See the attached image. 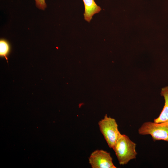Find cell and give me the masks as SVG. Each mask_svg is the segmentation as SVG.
<instances>
[{"instance_id": "6da1fadb", "label": "cell", "mask_w": 168, "mask_h": 168, "mask_svg": "<svg viewBox=\"0 0 168 168\" xmlns=\"http://www.w3.org/2000/svg\"><path fill=\"white\" fill-rule=\"evenodd\" d=\"M136 145L128 136L122 134L112 148L120 165L127 164L136 158L137 155Z\"/></svg>"}, {"instance_id": "7a4b0ae2", "label": "cell", "mask_w": 168, "mask_h": 168, "mask_svg": "<svg viewBox=\"0 0 168 168\" xmlns=\"http://www.w3.org/2000/svg\"><path fill=\"white\" fill-rule=\"evenodd\" d=\"M138 133L141 135H151L155 141L163 140L168 142V121L161 123L145 122L138 129Z\"/></svg>"}, {"instance_id": "3957f363", "label": "cell", "mask_w": 168, "mask_h": 168, "mask_svg": "<svg viewBox=\"0 0 168 168\" xmlns=\"http://www.w3.org/2000/svg\"><path fill=\"white\" fill-rule=\"evenodd\" d=\"M98 125L109 147L112 148L122 135L118 129L116 120L106 114L104 118L98 122Z\"/></svg>"}, {"instance_id": "277c9868", "label": "cell", "mask_w": 168, "mask_h": 168, "mask_svg": "<svg viewBox=\"0 0 168 168\" xmlns=\"http://www.w3.org/2000/svg\"><path fill=\"white\" fill-rule=\"evenodd\" d=\"M89 162L92 168H116L109 152L102 150H96L90 155Z\"/></svg>"}, {"instance_id": "5b68a950", "label": "cell", "mask_w": 168, "mask_h": 168, "mask_svg": "<svg viewBox=\"0 0 168 168\" xmlns=\"http://www.w3.org/2000/svg\"><path fill=\"white\" fill-rule=\"evenodd\" d=\"M84 5V18L89 22L95 14L99 13L101 10L94 0H82Z\"/></svg>"}, {"instance_id": "8992f818", "label": "cell", "mask_w": 168, "mask_h": 168, "mask_svg": "<svg viewBox=\"0 0 168 168\" xmlns=\"http://www.w3.org/2000/svg\"><path fill=\"white\" fill-rule=\"evenodd\" d=\"M161 95L164 97L165 103L159 115L154 120V122L156 123H161L168 121V86L161 89Z\"/></svg>"}, {"instance_id": "52a82bcc", "label": "cell", "mask_w": 168, "mask_h": 168, "mask_svg": "<svg viewBox=\"0 0 168 168\" xmlns=\"http://www.w3.org/2000/svg\"><path fill=\"white\" fill-rule=\"evenodd\" d=\"M10 50V47L8 42L5 39H1L0 40V57L7 58Z\"/></svg>"}, {"instance_id": "ba28073f", "label": "cell", "mask_w": 168, "mask_h": 168, "mask_svg": "<svg viewBox=\"0 0 168 168\" xmlns=\"http://www.w3.org/2000/svg\"><path fill=\"white\" fill-rule=\"evenodd\" d=\"M36 6L39 9L44 10L47 7L45 0H35Z\"/></svg>"}]
</instances>
